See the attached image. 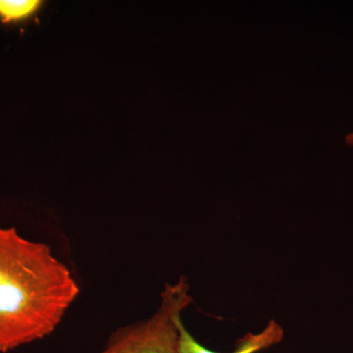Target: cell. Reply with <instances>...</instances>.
I'll list each match as a JSON object with an SVG mask.
<instances>
[{"mask_svg":"<svg viewBox=\"0 0 353 353\" xmlns=\"http://www.w3.org/2000/svg\"><path fill=\"white\" fill-rule=\"evenodd\" d=\"M41 4L38 0H0V20L12 23L29 19Z\"/></svg>","mask_w":353,"mask_h":353,"instance_id":"4","label":"cell"},{"mask_svg":"<svg viewBox=\"0 0 353 353\" xmlns=\"http://www.w3.org/2000/svg\"><path fill=\"white\" fill-rule=\"evenodd\" d=\"M345 143H347L350 148H353V132H350V134H348L347 136L345 137Z\"/></svg>","mask_w":353,"mask_h":353,"instance_id":"5","label":"cell"},{"mask_svg":"<svg viewBox=\"0 0 353 353\" xmlns=\"http://www.w3.org/2000/svg\"><path fill=\"white\" fill-rule=\"evenodd\" d=\"M79 292L50 246L0 227V352L52 333Z\"/></svg>","mask_w":353,"mask_h":353,"instance_id":"1","label":"cell"},{"mask_svg":"<svg viewBox=\"0 0 353 353\" xmlns=\"http://www.w3.org/2000/svg\"><path fill=\"white\" fill-rule=\"evenodd\" d=\"M192 301L185 278L176 284H167L157 312L148 319L117 330L101 353H181L179 324Z\"/></svg>","mask_w":353,"mask_h":353,"instance_id":"2","label":"cell"},{"mask_svg":"<svg viewBox=\"0 0 353 353\" xmlns=\"http://www.w3.org/2000/svg\"><path fill=\"white\" fill-rule=\"evenodd\" d=\"M180 330L181 353H217L202 347L183 326V322L179 324ZM284 339V330L277 322L271 320L263 331L259 334L250 333L240 339L236 350L232 353H257L277 345Z\"/></svg>","mask_w":353,"mask_h":353,"instance_id":"3","label":"cell"}]
</instances>
